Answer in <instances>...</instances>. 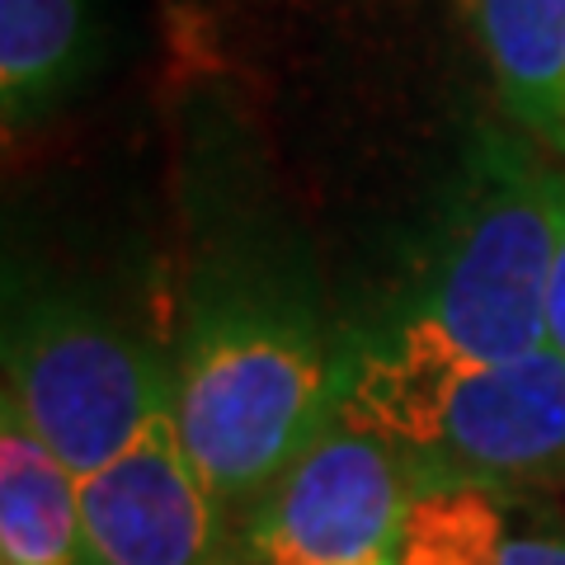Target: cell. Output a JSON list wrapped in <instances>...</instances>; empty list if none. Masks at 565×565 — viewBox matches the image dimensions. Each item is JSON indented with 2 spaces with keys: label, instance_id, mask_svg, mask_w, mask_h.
I'll return each instance as SVG.
<instances>
[{
  "label": "cell",
  "instance_id": "obj_1",
  "mask_svg": "<svg viewBox=\"0 0 565 565\" xmlns=\"http://www.w3.org/2000/svg\"><path fill=\"white\" fill-rule=\"evenodd\" d=\"M565 217V170L486 132L411 302L377 344L415 359L494 363L546 344V292Z\"/></svg>",
  "mask_w": 565,
  "mask_h": 565
},
{
  "label": "cell",
  "instance_id": "obj_2",
  "mask_svg": "<svg viewBox=\"0 0 565 565\" xmlns=\"http://www.w3.org/2000/svg\"><path fill=\"white\" fill-rule=\"evenodd\" d=\"M334 405L411 452L434 486L509 490L565 476V359L552 344L457 363L367 340L344 353Z\"/></svg>",
  "mask_w": 565,
  "mask_h": 565
},
{
  "label": "cell",
  "instance_id": "obj_3",
  "mask_svg": "<svg viewBox=\"0 0 565 565\" xmlns=\"http://www.w3.org/2000/svg\"><path fill=\"white\" fill-rule=\"evenodd\" d=\"M340 367L274 307H217L184 340L170 415L222 509L255 504L340 401Z\"/></svg>",
  "mask_w": 565,
  "mask_h": 565
},
{
  "label": "cell",
  "instance_id": "obj_4",
  "mask_svg": "<svg viewBox=\"0 0 565 565\" xmlns=\"http://www.w3.org/2000/svg\"><path fill=\"white\" fill-rule=\"evenodd\" d=\"M429 471L340 405L250 504V565H377L401 542Z\"/></svg>",
  "mask_w": 565,
  "mask_h": 565
},
{
  "label": "cell",
  "instance_id": "obj_5",
  "mask_svg": "<svg viewBox=\"0 0 565 565\" xmlns=\"http://www.w3.org/2000/svg\"><path fill=\"white\" fill-rule=\"evenodd\" d=\"M6 396L85 481L147 429L170 377L99 316L43 302L6 340Z\"/></svg>",
  "mask_w": 565,
  "mask_h": 565
},
{
  "label": "cell",
  "instance_id": "obj_6",
  "mask_svg": "<svg viewBox=\"0 0 565 565\" xmlns=\"http://www.w3.org/2000/svg\"><path fill=\"white\" fill-rule=\"evenodd\" d=\"M99 565H217V494L184 452L170 401L109 467L81 481Z\"/></svg>",
  "mask_w": 565,
  "mask_h": 565
},
{
  "label": "cell",
  "instance_id": "obj_7",
  "mask_svg": "<svg viewBox=\"0 0 565 565\" xmlns=\"http://www.w3.org/2000/svg\"><path fill=\"white\" fill-rule=\"evenodd\" d=\"M0 565H99L81 476L0 396Z\"/></svg>",
  "mask_w": 565,
  "mask_h": 565
},
{
  "label": "cell",
  "instance_id": "obj_8",
  "mask_svg": "<svg viewBox=\"0 0 565 565\" xmlns=\"http://www.w3.org/2000/svg\"><path fill=\"white\" fill-rule=\"evenodd\" d=\"M467 14L509 118L565 156V0H467Z\"/></svg>",
  "mask_w": 565,
  "mask_h": 565
},
{
  "label": "cell",
  "instance_id": "obj_9",
  "mask_svg": "<svg viewBox=\"0 0 565 565\" xmlns=\"http://www.w3.org/2000/svg\"><path fill=\"white\" fill-rule=\"evenodd\" d=\"M85 0H0V109L6 128L47 114L81 76Z\"/></svg>",
  "mask_w": 565,
  "mask_h": 565
},
{
  "label": "cell",
  "instance_id": "obj_10",
  "mask_svg": "<svg viewBox=\"0 0 565 565\" xmlns=\"http://www.w3.org/2000/svg\"><path fill=\"white\" fill-rule=\"evenodd\" d=\"M509 509L504 490L438 481L419 494L401 542L377 565H494Z\"/></svg>",
  "mask_w": 565,
  "mask_h": 565
},
{
  "label": "cell",
  "instance_id": "obj_11",
  "mask_svg": "<svg viewBox=\"0 0 565 565\" xmlns=\"http://www.w3.org/2000/svg\"><path fill=\"white\" fill-rule=\"evenodd\" d=\"M494 565H565V523L542 514L519 519L509 509V527L500 537V552H494Z\"/></svg>",
  "mask_w": 565,
  "mask_h": 565
},
{
  "label": "cell",
  "instance_id": "obj_12",
  "mask_svg": "<svg viewBox=\"0 0 565 565\" xmlns=\"http://www.w3.org/2000/svg\"><path fill=\"white\" fill-rule=\"evenodd\" d=\"M546 344L565 359V217H561V245H556V269L552 292H546Z\"/></svg>",
  "mask_w": 565,
  "mask_h": 565
}]
</instances>
